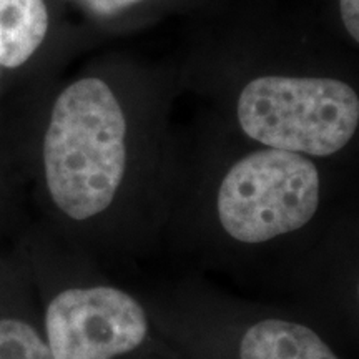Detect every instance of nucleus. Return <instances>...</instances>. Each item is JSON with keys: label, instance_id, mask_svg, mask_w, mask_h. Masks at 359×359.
<instances>
[{"label": "nucleus", "instance_id": "nucleus-1", "mask_svg": "<svg viewBox=\"0 0 359 359\" xmlns=\"http://www.w3.org/2000/svg\"><path fill=\"white\" fill-rule=\"evenodd\" d=\"M127 122L111 88L82 79L57 98L43 140V167L53 203L83 222L114 201L127 167Z\"/></svg>", "mask_w": 359, "mask_h": 359}, {"label": "nucleus", "instance_id": "nucleus-2", "mask_svg": "<svg viewBox=\"0 0 359 359\" xmlns=\"http://www.w3.org/2000/svg\"><path fill=\"white\" fill-rule=\"evenodd\" d=\"M238 122L268 148L330 156L356 133L359 97L336 79L259 77L241 90Z\"/></svg>", "mask_w": 359, "mask_h": 359}, {"label": "nucleus", "instance_id": "nucleus-3", "mask_svg": "<svg viewBox=\"0 0 359 359\" xmlns=\"http://www.w3.org/2000/svg\"><path fill=\"white\" fill-rule=\"evenodd\" d=\"M320 195V172L308 156L264 148L238 160L224 175L218 219L240 243H266L311 222Z\"/></svg>", "mask_w": 359, "mask_h": 359}, {"label": "nucleus", "instance_id": "nucleus-4", "mask_svg": "<svg viewBox=\"0 0 359 359\" xmlns=\"http://www.w3.org/2000/svg\"><path fill=\"white\" fill-rule=\"evenodd\" d=\"M47 344L55 359H114L147 339L142 304L111 286L62 291L45 314Z\"/></svg>", "mask_w": 359, "mask_h": 359}, {"label": "nucleus", "instance_id": "nucleus-5", "mask_svg": "<svg viewBox=\"0 0 359 359\" xmlns=\"http://www.w3.org/2000/svg\"><path fill=\"white\" fill-rule=\"evenodd\" d=\"M240 359H339L311 327L280 318L251 325L240 343Z\"/></svg>", "mask_w": 359, "mask_h": 359}, {"label": "nucleus", "instance_id": "nucleus-6", "mask_svg": "<svg viewBox=\"0 0 359 359\" xmlns=\"http://www.w3.org/2000/svg\"><path fill=\"white\" fill-rule=\"evenodd\" d=\"M47 32L43 0H0V65L19 69L37 52Z\"/></svg>", "mask_w": 359, "mask_h": 359}, {"label": "nucleus", "instance_id": "nucleus-7", "mask_svg": "<svg viewBox=\"0 0 359 359\" xmlns=\"http://www.w3.org/2000/svg\"><path fill=\"white\" fill-rule=\"evenodd\" d=\"M0 359H55L32 326L19 320H0Z\"/></svg>", "mask_w": 359, "mask_h": 359}, {"label": "nucleus", "instance_id": "nucleus-8", "mask_svg": "<svg viewBox=\"0 0 359 359\" xmlns=\"http://www.w3.org/2000/svg\"><path fill=\"white\" fill-rule=\"evenodd\" d=\"M339 12L348 34L359 43V0H339Z\"/></svg>", "mask_w": 359, "mask_h": 359}, {"label": "nucleus", "instance_id": "nucleus-9", "mask_svg": "<svg viewBox=\"0 0 359 359\" xmlns=\"http://www.w3.org/2000/svg\"><path fill=\"white\" fill-rule=\"evenodd\" d=\"M83 2L87 4L90 11L100 13V15H110V13L123 11V8L132 7L143 0H83Z\"/></svg>", "mask_w": 359, "mask_h": 359}]
</instances>
